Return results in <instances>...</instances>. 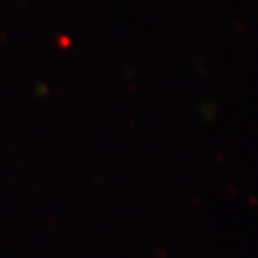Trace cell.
Wrapping results in <instances>:
<instances>
[]
</instances>
